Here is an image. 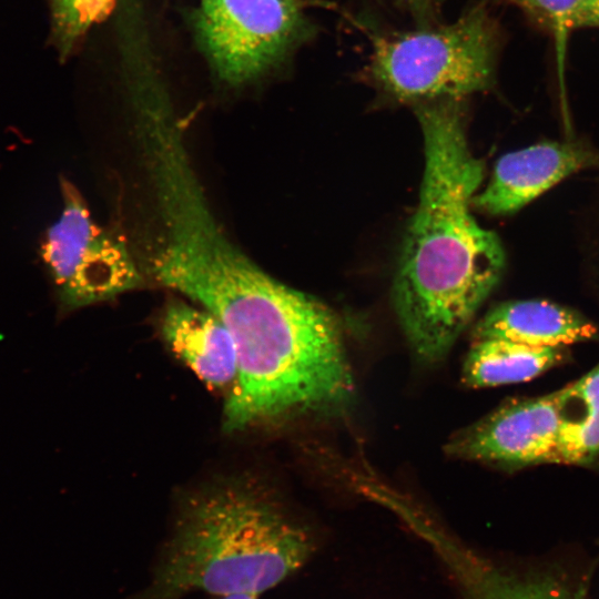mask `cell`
<instances>
[{
  "instance_id": "obj_1",
  "label": "cell",
  "mask_w": 599,
  "mask_h": 599,
  "mask_svg": "<svg viewBox=\"0 0 599 599\" xmlns=\"http://www.w3.org/2000/svg\"><path fill=\"white\" fill-rule=\"evenodd\" d=\"M458 102L433 100L416 110L425 170L393 288L398 321L426 362L446 355L505 267L498 236L470 212L484 165L468 149Z\"/></svg>"
},
{
  "instance_id": "obj_2",
  "label": "cell",
  "mask_w": 599,
  "mask_h": 599,
  "mask_svg": "<svg viewBox=\"0 0 599 599\" xmlns=\"http://www.w3.org/2000/svg\"><path fill=\"white\" fill-rule=\"evenodd\" d=\"M314 548L307 527L262 487L222 480L183 502L148 585L125 599L258 596L302 568Z\"/></svg>"
},
{
  "instance_id": "obj_3",
  "label": "cell",
  "mask_w": 599,
  "mask_h": 599,
  "mask_svg": "<svg viewBox=\"0 0 599 599\" xmlns=\"http://www.w3.org/2000/svg\"><path fill=\"white\" fill-rule=\"evenodd\" d=\"M499 34L484 7L430 29L377 37L370 73L402 101L464 98L495 81Z\"/></svg>"
},
{
  "instance_id": "obj_4",
  "label": "cell",
  "mask_w": 599,
  "mask_h": 599,
  "mask_svg": "<svg viewBox=\"0 0 599 599\" xmlns=\"http://www.w3.org/2000/svg\"><path fill=\"white\" fill-rule=\"evenodd\" d=\"M62 211L47 230L41 257L60 313L101 303L142 283L128 245L98 224L78 189L60 179Z\"/></svg>"
},
{
  "instance_id": "obj_5",
  "label": "cell",
  "mask_w": 599,
  "mask_h": 599,
  "mask_svg": "<svg viewBox=\"0 0 599 599\" xmlns=\"http://www.w3.org/2000/svg\"><path fill=\"white\" fill-rule=\"evenodd\" d=\"M194 30L217 77L240 85L282 61L306 21L296 0H201Z\"/></svg>"
},
{
  "instance_id": "obj_6",
  "label": "cell",
  "mask_w": 599,
  "mask_h": 599,
  "mask_svg": "<svg viewBox=\"0 0 599 599\" xmlns=\"http://www.w3.org/2000/svg\"><path fill=\"white\" fill-rule=\"evenodd\" d=\"M561 404V389L509 402L453 435L446 453L507 468L557 464Z\"/></svg>"
},
{
  "instance_id": "obj_7",
  "label": "cell",
  "mask_w": 599,
  "mask_h": 599,
  "mask_svg": "<svg viewBox=\"0 0 599 599\" xmlns=\"http://www.w3.org/2000/svg\"><path fill=\"white\" fill-rule=\"evenodd\" d=\"M587 167H599V152L580 142H541L502 155L471 204L494 215L510 214Z\"/></svg>"
},
{
  "instance_id": "obj_8",
  "label": "cell",
  "mask_w": 599,
  "mask_h": 599,
  "mask_svg": "<svg viewBox=\"0 0 599 599\" xmlns=\"http://www.w3.org/2000/svg\"><path fill=\"white\" fill-rule=\"evenodd\" d=\"M463 599H588L583 586L542 568H507L469 550L440 544Z\"/></svg>"
},
{
  "instance_id": "obj_9",
  "label": "cell",
  "mask_w": 599,
  "mask_h": 599,
  "mask_svg": "<svg viewBox=\"0 0 599 599\" xmlns=\"http://www.w3.org/2000/svg\"><path fill=\"white\" fill-rule=\"evenodd\" d=\"M161 331L172 351L209 386H233L236 349L231 333L215 315L173 297L162 313Z\"/></svg>"
},
{
  "instance_id": "obj_10",
  "label": "cell",
  "mask_w": 599,
  "mask_h": 599,
  "mask_svg": "<svg viewBox=\"0 0 599 599\" xmlns=\"http://www.w3.org/2000/svg\"><path fill=\"white\" fill-rule=\"evenodd\" d=\"M597 336L596 325L580 313L541 300L499 304L474 331V339L500 338L536 347H564Z\"/></svg>"
},
{
  "instance_id": "obj_11",
  "label": "cell",
  "mask_w": 599,
  "mask_h": 599,
  "mask_svg": "<svg viewBox=\"0 0 599 599\" xmlns=\"http://www.w3.org/2000/svg\"><path fill=\"white\" fill-rule=\"evenodd\" d=\"M564 357V347L475 339L464 362L463 380L474 388L527 382L561 363Z\"/></svg>"
},
{
  "instance_id": "obj_12",
  "label": "cell",
  "mask_w": 599,
  "mask_h": 599,
  "mask_svg": "<svg viewBox=\"0 0 599 599\" xmlns=\"http://www.w3.org/2000/svg\"><path fill=\"white\" fill-rule=\"evenodd\" d=\"M557 464L590 466L599 460V364L561 389Z\"/></svg>"
},
{
  "instance_id": "obj_13",
  "label": "cell",
  "mask_w": 599,
  "mask_h": 599,
  "mask_svg": "<svg viewBox=\"0 0 599 599\" xmlns=\"http://www.w3.org/2000/svg\"><path fill=\"white\" fill-rule=\"evenodd\" d=\"M115 0H52L53 38L67 57L91 27L104 20Z\"/></svg>"
},
{
  "instance_id": "obj_14",
  "label": "cell",
  "mask_w": 599,
  "mask_h": 599,
  "mask_svg": "<svg viewBox=\"0 0 599 599\" xmlns=\"http://www.w3.org/2000/svg\"><path fill=\"white\" fill-rule=\"evenodd\" d=\"M550 30L564 49L581 0H508Z\"/></svg>"
},
{
  "instance_id": "obj_15",
  "label": "cell",
  "mask_w": 599,
  "mask_h": 599,
  "mask_svg": "<svg viewBox=\"0 0 599 599\" xmlns=\"http://www.w3.org/2000/svg\"><path fill=\"white\" fill-rule=\"evenodd\" d=\"M575 28H599V0H581L573 19Z\"/></svg>"
},
{
  "instance_id": "obj_16",
  "label": "cell",
  "mask_w": 599,
  "mask_h": 599,
  "mask_svg": "<svg viewBox=\"0 0 599 599\" xmlns=\"http://www.w3.org/2000/svg\"><path fill=\"white\" fill-rule=\"evenodd\" d=\"M216 599H257V596L240 593V595L221 596V597H217Z\"/></svg>"
}]
</instances>
